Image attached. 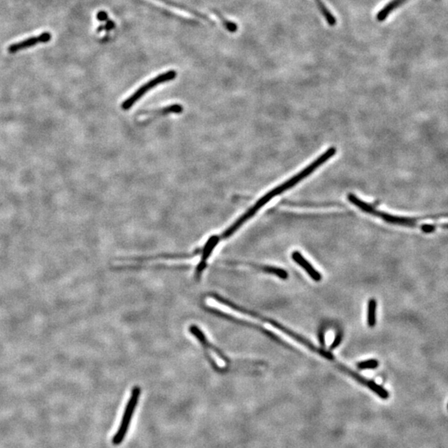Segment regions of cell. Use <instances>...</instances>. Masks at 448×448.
<instances>
[{
	"mask_svg": "<svg viewBox=\"0 0 448 448\" xmlns=\"http://www.w3.org/2000/svg\"><path fill=\"white\" fill-rule=\"evenodd\" d=\"M336 154V149L335 147H331V148L325 150L322 155L317 157L312 163H310L309 166L300 170V172L297 173L294 176L291 177L289 179H287V181L283 182L275 188L268 191L263 196L261 197L260 199L254 203L252 207H250L243 215H241L236 221L227 227V229L221 234L222 239L226 240V239H229L230 237H232L244 223H247L249 219H252V217L255 216L256 213L258 212L261 208H263L274 198L282 195L283 193L291 190L297 183L306 179L307 177L312 175L317 169L320 168V166L326 163Z\"/></svg>",
	"mask_w": 448,
	"mask_h": 448,
	"instance_id": "6da1fadb",
	"label": "cell"
},
{
	"mask_svg": "<svg viewBox=\"0 0 448 448\" xmlns=\"http://www.w3.org/2000/svg\"><path fill=\"white\" fill-rule=\"evenodd\" d=\"M208 296H209V297H211V298L214 299V300H216V301H218V302L221 303L222 305H226V306L229 307L231 309L234 310L235 312H240V313L242 314H245V315H247V316H252L254 318L258 319V320H262L263 322L268 323L270 325H272L274 328L279 329V331H280L282 333L286 334L287 336L293 339L294 340H296L297 342L300 343V344H301L302 345H304V346L308 348V349H309L310 350H312L313 353H317L319 356L325 358V360H329V361H332V362L335 363V364H336L338 369L342 371L344 373H346L348 375L350 376V377L353 378V380H356L358 383L364 384L366 382V378L360 375V373L358 374V373H356V371L352 370V369H349V368L345 366L344 364L338 362L337 360H336L335 356H334L331 352L325 350V349H323V348L316 346L312 341H310V340H308V339H306V338L303 337L302 336H300L299 334L294 332L293 331L290 329L289 328H287L285 325H281L280 323L277 322L276 320H273V319L268 318L267 316H263V315L259 314L258 312H254V311L247 309V308H244V307L241 306V305H237V304L232 302V301L228 300V299L225 298V297H223V296H220L219 294L215 293V292H210V293L208 294Z\"/></svg>",
	"mask_w": 448,
	"mask_h": 448,
	"instance_id": "7a4b0ae2",
	"label": "cell"
},
{
	"mask_svg": "<svg viewBox=\"0 0 448 448\" xmlns=\"http://www.w3.org/2000/svg\"><path fill=\"white\" fill-rule=\"evenodd\" d=\"M348 200L351 203H353V205H356L357 208H360L363 212L380 218L385 223L393 224V225L401 226V227H417L425 233H433V232H435L436 230L437 229V224L436 223H422V224H420V222L425 221V220H437V219H443V218H447L448 219V213L424 217H404L390 215L389 213L378 209L375 206L371 204V203L363 201L362 199L358 198L356 195H353V194H349L348 195Z\"/></svg>",
	"mask_w": 448,
	"mask_h": 448,
	"instance_id": "3957f363",
	"label": "cell"
},
{
	"mask_svg": "<svg viewBox=\"0 0 448 448\" xmlns=\"http://www.w3.org/2000/svg\"><path fill=\"white\" fill-rule=\"evenodd\" d=\"M140 394H142V389L139 386L133 387L131 392H130L128 402L126 404V408L124 410L119 429L112 438V443L115 446H118L123 442L126 434L128 433L130 422H131L133 415H134L135 409H136L137 404L139 403Z\"/></svg>",
	"mask_w": 448,
	"mask_h": 448,
	"instance_id": "277c9868",
	"label": "cell"
},
{
	"mask_svg": "<svg viewBox=\"0 0 448 448\" xmlns=\"http://www.w3.org/2000/svg\"><path fill=\"white\" fill-rule=\"evenodd\" d=\"M176 77V71H175V70H170V71L163 73L160 75L156 76L155 78L150 79L149 82L142 85L139 88L137 89L136 91L133 93L132 95L130 96L127 99L125 100L122 102V110L123 111H128L138 101H139L140 98H143L146 93L149 92L150 90L155 88V86H158V85L163 84V83H166V82L175 80Z\"/></svg>",
	"mask_w": 448,
	"mask_h": 448,
	"instance_id": "5b68a950",
	"label": "cell"
},
{
	"mask_svg": "<svg viewBox=\"0 0 448 448\" xmlns=\"http://www.w3.org/2000/svg\"><path fill=\"white\" fill-rule=\"evenodd\" d=\"M221 241L220 235H213L203 244L201 258H200L199 263L197 264L196 267H195V273H194V279H195V281H197V282H199L200 279H201L202 275H203V272L205 271L206 268L208 267V259H209L210 256H211L213 252L215 251L218 244Z\"/></svg>",
	"mask_w": 448,
	"mask_h": 448,
	"instance_id": "8992f818",
	"label": "cell"
},
{
	"mask_svg": "<svg viewBox=\"0 0 448 448\" xmlns=\"http://www.w3.org/2000/svg\"><path fill=\"white\" fill-rule=\"evenodd\" d=\"M52 38H53V35L50 32H44V33H41L40 35L34 36V37L22 40L21 42L9 45V48H8V52L11 54H14L18 52L22 51L25 49H29L31 46H36L40 43H46V42H50Z\"/></svg>",
	"mask_w": 448,
	"mask_h": 448,
	"instance_id": "52a82bcc",
	"label": "cell"
},
{
	"mask_svg": "<svg viewBox=\"0 0 448 448\" xmlns=\"http://www.w3.org/2000/svg\"><path fill=\"white\" fill-rule=\"evenodd\" d=\"M292 258L296 264H298L301 268L305 270V272L309 275L310 277L312 280H315L316 282H319L322 279L321 274L317 270L314 268L313 266L302 256V254L300 253L299 251H294L292 252Z\"/></svg>",
	"mask_w": 448,
	"mask_h": 448,
	"instance_id": "ba28073f",
	"label": "cell"
},
{
	"mask_svg": "<svg viewBox=\"0 0 448 448\" xmlns=\"http://www.w3.org/2000/svg\"><path fill=\"white\" fill-rule=\"evenodd\" d=\"M183 108L181 105H170L162 108L155 109V110H147V111H140L137 113V116H149L152 117L163 116V115H170V114H180L183 111Z\"/></svg>",
	"mask_w": 448,
	"mask_h": 448,
	"instance_id": "9c48e42d",
	"label": "cell"
},
{
	"mask_svg": "<svg viewBox=\"0 0 448 448\" xmlns=\"http://www.w3.org/2000/svg\"><path fill=\"white\" fill-rule=\"evenodd\" d=\"M224 263L225 264H229V265H234V264L239 265V264H241V265L250 266V267L256 268V269L261 270V271H263L265 273L272 274V275L278 276V277L282 279V280H287L288 278V273H287V271L283 270L282 268H280V267H272V266H258L252 264V263H235V262H224Z\"/></svg>",
	"mask_w": 448,
	"mask_h": 448,
	"instance_id": "30bf717a",
	"label": "cell"
},
{
	"mask_svg": "<svg viewBox=\"0 0 448 448\" xmlns=\"http://www.w3.org/2000/svg\"><path fill=\"white\" fill-rule=\"evenodd\" d=\"M376 308H377V302L375 299L371 298L368 303V316H367V323L370 328H373L376 325Z\"/></svg>",
	"mask_w": 448,
	"mask_h": 448,
	"instance_id": "8fae6325",
	"label": "cell"
},
{
	"mask_svg": "<svg viewBox=\"0 0 448 448\" xmlns=\"http://www.w3.org/2000/svg\"><path fill=\"white\" fill-rule=\"evenodd\" d=\"M357 367L360 369H374L379 367V361L374 359L364 360L357 364Z\"/></svg>",
	"mask_w": 448,
	"mask_h": 448,
	"instance_id": "7c38bea8",
	"label": "cell"
},
{
	"mask_svg": "<svg viewBox=\"0 0 448 448\" xmlns=\"http://www.w3.org/2000/svg\"><path fill=\"white\" fill-rule=\"evenodd\" d=\"M341 340H342V334L341 333H337L336 335V338H335V340H334L333 343H332V345H331V349H335L336 348H337L339 345H340V343H341Z\"/></svg>",
	"mask_w": 448,
	"mask_h": 448,
	"instance_id": "4fadbf2b",
	"label": "cell"
},
{
	"mask_svg": "<svg viewBox=\"0 0 448 448\" xmlns=\"http://www.w3.org/2000/svg\"><path fill=\"white\" fill-rule=\"evenodd\" d=\"M319 339H320V343L324 346L325 345V332L323 331H320V334H319Z\"/></svg>",
	"mask_w": 448,
	"mask_h": 448,
	"instance_id": "5bb4252c",
	"label": "cell"
}]
</instances>
